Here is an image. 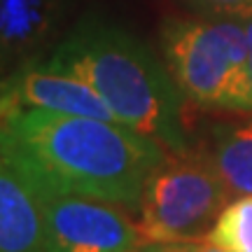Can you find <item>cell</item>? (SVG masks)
I'll use <instances>...</instances> for the list:
<instances>
[{
	"mask_svg": "<svg viewBox=\"0 0 252 252\" xmlns=\"http://www.w3.org/2000/svg\"><path fill=\"white\" fill-rule=\"evenodd\" d=\"M133 252H138V250H133Z\"/></svg>",
	"mask_w": 252,
	"mask_h": 252,
	"instance_id": "obj_15",
	"label": "cell"
},
{
	"mask_svg": "<svg viewBox=\"0 0 252 252\" xmlns=\"http://www.w3.org/2000/svg\"><path fill=\"white\" fill-rule=\"evenodd\" d=\"M7 110H47L117 122L96 89L47 61L26 63L0 80V112Z\"/></svg>",
	"mask_w": 252,
	"mask_h": 252,
	"instance_id": "obj_6",
	"label": "cell"
},
{
	"mask_svg": "<svg viewBox=\"0 0 252 252\" xmlns=\"http://www.w3.org/2000/svg\"><path fill=\"white\" fill-rule=\"evenodd\" d=\"M31 187L45 210L47 252H133L145 245L138 224L115 203L63 194L37 182Z\"/></svg>",
	"mask_w": 252,
	"mask_h": 252,
	"instance_id": "obj_5",
	"label": "cell"
},
{
	"mask_svg": "<svg viewBox=\"0 0 252 252\" xmlns=\"http://www.w3.org/2000/svg\"><path fill=\"white\" fill-rule=\"evenodd\" d=\"M213 166L231 194H252V124L217 133Z\"/></svg>",
	"mask_w": 252,
	"mask_h": 252,
	"instance_id": "obj_9",
	"label": "cell"
},
{
	"mask_svg": "<svg viewBox=\"0 0 252 252\" xmlns=\"http://www.w3.org/2000/svg\"><path fill=\"white\" fill-rule=\"evenodd\" d=\"M229 189L213 161H201L187 152L166 154L147 178L138 203V231L145 245L206 241Z\"/></svg>",
	"mask_w": 252,
	"mask_h": 252,
	"instance_id": "obj_4",
	"label": "cell"
},
{
	"mask_svg": "<svg viewBox=\"0 0 252 252\" xmlns=\"http://www.w3.org/2000/svg\"><path fill=\"white\" fill-rule=\"evenodd\" d=\"M0 157L31 182L138 208L163 145L131 126L47 110L0 112Z\"/></svg>",
	"mask_w": 252,
	"mask_h": 252,
	"instance_id": "obj_1",
	"label": "cell"
},
{
	"mask_svg": "<svg viewBox=\"0 0 252 252\" xmlns=\"http://www.w3.org/2000/svg\"><path fill=\"white\" fill-rule=\"evenodd\" d=\"M45 61L96 89L117 122L171 152H187L178 82L131 33L100 19H87L56 42Z\"/></svg>",
	"mask_w": 252,
	"mask_h": 252,
	"instance_id": "obj_2",
	"label": "cell"
},
{
	"mask_svg": "<svg viewBox=\"0 0 252 252\" xmlns=\"http://www.w3.org/2000/svg\"><path fill=\"white\" fill-rule=\"evenodd\" d=\"M208 238L226 252H252V194L229 201Z\"/></svg>",
	"mask_w": 252,
	"mask_h": 252,
	"instance_id": "obj_10",
	"label": "cell"
},
{
	"mask_svg": "<svg viewBox=\"0 0 252 252\" xmlns=\"http://www.w3.org/2000/svg\"><path fill=\"white\" fill-rule=\"evenodd\" d=\"M187 252H226L224 248H220L217 243H213L210 238L206 241H194V243H187Z\"/></svg>",
	"mask_w": 252,
	"mask_h": 252,
	"instance_id": "obj_12",
	"label": "cell"
},
{
	"mask_svg": "<svg viewBox=\"0 0 252 252\" xmlns=\"http://www.w3.org/2000/svg\"><path fill=\"white\" fill-rule=\"evenodd\" d=\"M70 0H0V75L40 61L59 37ZM56 47V45H54Z\"/></svg>",
	"mask_w": 252,
	"mask_h": 252,
	"instance_id": "obj_7",
	"label": "cell"
},
{
	"mask_svg": "<svg viewBox=\"0 0 252 252\" xmlns=\"http://www.w3.org/2000/svg\"><path fill=\"white\" fill-rule=\"evenodd\" d=\"M191 2L198 5L201 9H208V12H215L220 17L231 19H241L252 9V0H191Z\"/></svg>",
	"mask_w": 252,
	"mask_h": 252,
	"instance_id": "obj_11",
	"label": "cell"
},
{
	"mask_svg": "<svg viewBox=\"0 0 252 252\" xmlns=\"http://www.w3.org/2000/svg\"><path fill=\"white\" fill-rule=\"evenodd\" d=\"M0 252H47L45 210L35 189L0 157Z\"/></svg>",
	"mask_w": 252,
	"mask_h": 252,
	"instance_id": "obj_8",
	"label": "cell"
},
{
	"mask_svg": "<svg viewBox=\"0 0 252 252\" xmlns=\"http://www.w3.org/2000/svg\"><path fill=\"white\" fill-rule=\"evenodd\" d=\"M147 252H173V250H171V245H157V248H152V250H147Z\"/></svg>",
	"mask_w": 252,
	"mask_h": 252,
	"instance_id": "obj_14",
	"label": "cell"
},
{
	"mask_svg": "<svg viewBox=\"0 0 252 252\" xmlns=\"http://www.w3.org/2000/svg\"><path fill=\"white\" fill-rule=\"evenodd\" d=\"M238 21L243 24L245 35H248V47H250V75H252V9L248 12V14H243Z\"/></svg>",
	"mask_w": 252,
	"mask_h": 252,
	"instance_id": "obj_13",
	"label": "cell"
},
{
	"mask_svg": "<svg viewBox=\"0 0 252 252\" xmlns=\"http://www.w3.org/2000/svg\"><path fill=\"white\" fill-rule=\"evenodd\" d=\"M173 80L203 105L252 112L250 47L238 19H173L161 33Z\"/></svg>",
	"mask_w": 252,
	"mask_h": 252,
	"instance_id": "obj_3",
	"label": "cell"
}]
</instances>
